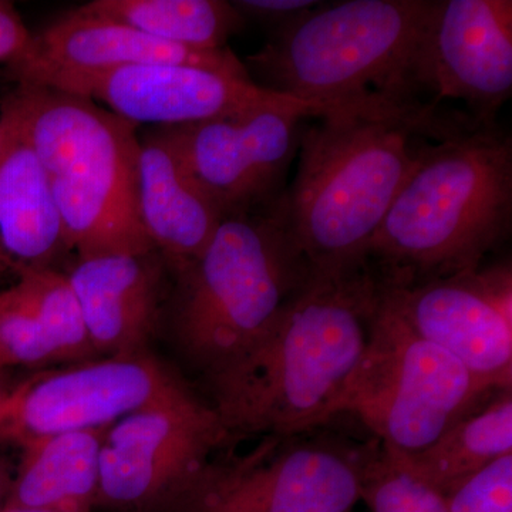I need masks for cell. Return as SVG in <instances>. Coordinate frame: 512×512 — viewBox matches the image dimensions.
Returning a JSON list of instances; mask_svg holds the SVG:
<instances>
[{
    "label": "cell",
    "instance_id": "52a82bcc",
    "mask_svg": "<svg viewBox=\"0 0 512 512\" xmlns=\"http://www.w3.org/2000/svg\"><path fill=\"white\" fill-rule=\"evenodd\" d=\"M495 392L410 328L379 288L369 346L333 403L329 421L350 414L384 447L416 453Z\"/></svg>",
    "mask_w": 512,
    "mask_h": 512
},
{
    "label": "cell",
    "instance_id": "8fae6325",
    "mask_svg": "<svg viewBox=\"0 0 512 512\" xmlns=\"http://www.w3.org/2000/svg\"><path fill=\"white\" fill-rule=\"evenodd\" d=\"M185 384L148 350L74 363L19 384L0 436L22 446L69 431L104 429Z\"/></svg>",
    "mask_w": 512,
    "mask_h": 512
},
{
    "label": "cell",
    "instance_id": "2e32d148",
    "mask_svg": "<svg viewBox=\"0 0 512 512\" xmlns=\"http://www.w3.org/2000/svg\"><path fill=\"white\" fill-rule=\"evenodd\" d=\"M167 271L157 251L77 258L66 275L97 356L146 352L163 316Z\"/></svg>",
    "mask_w": 512,
    "mask_h": 512
},
{
    "label": "cell",
    "instance_id": "cb8c5ba5",
    "mask_svg": "<svg viewBox=\"0 0 512 512\" xmlns=\"http://www.w3.org/2000/svg\"><path fill=\"white\" fill-rule=\"evenodd\" d=\"M57 363L55 352L32 306L16 282L0 292V372L10 367Z\"/></svg>",
    "mask_w": 512,
    "mask_h": 512
},
{
    "label": "cell",
    "instance_id": "6da1fadb",
    "mask_svg": "<svg viewBox=\"0 0 512 512\" xmlns=\"http://www.w3.org/2000/svg\"><path fill=\"white\" fill-rule=\"evenodd\" d=\"M463 117L420 97L372 96L305 124L295 178L278 205L313 272L365 266L367 245L424 148Z\"/></svg>",
    "mask_w": 512,
    "mask_h": 512
},
{
    "label": "cell",
    "instance_id": "9a60e30c",
    "mask_svg": "<svg viewBox=\"0 0 512 512\" xmlns=\"http://www.w3.org/2000/svg\"><path fill=\"white\" fill-rule=\"evenodd\" d=\"M140 64H183L251 77L228 47L188 49L110 20L72 10L32 36L28 52L9 67L18 84L52 87L69 77Z\"/></svg>",
    "mask_w": 512,
    "mask_h": 512
},
{
    "label": "cell",
    "instance_id": "603a6c76",
    "mask_svg": "<svg viewBox=\"0 0 512 512\" xmlns=\"http://www.w3.org/2000/svg\"><path fill=\"white\" fill-rule=\"evenodd\" d=\"M362 501L370 512H448L443 495L407 473L382 443L366 468Z\"/></svg>",
    "mask_w": 512,
    "mask_h": 512
},
{
    "label": "cell",
    "instance_id": "d6a6232c",
    "mask_svg": "<svg viewBox=\"0 0 512 512\" xmlns=\"http://www.w3.org/2000/svg\"><path fill=\"white\" fill-rule=\"evenodd\" d=\"M0 248H2V247H0Z\"/></svg>",
    "mask_w": 512,
    "mask_h": 512
},
{
    "label": "cell",
    "instance_id": "484cf974",
    "mask_svg": "<svg viewBox=\"0 0 512 512\" xmlns=\"http://www.w3.org/2000/svg\"><path fill=\"white\" fill-rule=\"evenodd\" d=\"M234 8L241 13L242 18L261 23L266 28L275 30L284 29L296 20L318 9L323 2L316 0H237L231 2Z\"/></svg>",
    "mask_w": 512,
    "mask_h": 512
},
{
    "label": "cell",
    "instance_id": "5bb4252c",
    "mask_svg": "<svg viewBox=\"0 0 512 512\" xmlns=\"http://www.w3.org/2000/svg\"><path fill=\"white\" fill-rule=\"evenodd\" d=\"M47 89L104 104L130 123L187 126L231 116L286 96L251 77L183 64H140L60 80Z\"/></svg>",
    "mask_w": 512,
    "mask_h": 512
},
{
    "label": "cell",
    "instance_id": "ffe728a7",
    "mask_svg": "<svg viewBox=\"0 0 512 512\" xmlns=\"http://www.w3.org/2000/svg\"><path fill=\"white\" fill-rule=\"evenodd\" d=\"M384 448L407 473L447 494L488 464L512 454V389L491 394L478 409L416 453Z\"/></svg>",
    "mask_w": 512,
    "mask_h": 512
},
{
    "label": "cell",
    "instance_id": "d4e9b609",
    "mask_svg": "<svg viewBox=\"0 0 512 512\" xmlns=\"http://www.w3.org/2000/svg\"><path fill=\"white\" fill-rule=\"evenodd\" d=\"M443 497L448 512H512V454L488 464Z\"/></svg>",
    "mask_w": 512,
    "mask_h": 512
},
{
    "label": "cell",
    "instance_id": "ba28073f",
    "mask_svg": "<svg viewBox=\"0 0 512 512\" xmlns=\"http://www.w3.org/2000/svg\"><path fill=\"white\" fill-rule=\"evenodd\" d=\"M269 434L248 453L210 458L154 512H352L380 441Z\"/></svg>",
    "mask_w": 512,
    "mask_h": 512
},
{
    "label": "cell",
    "instance_id": "5b68a950",
    "mask_svg": "<svg viewBox=\"0 0 512 512\" xmlns=\"http://www.w3.org/2000/svg\"><path fill=\"white\" fill-rule=\"evenodd\" d=\"M278 204L225 217L197 258L170 271L168 332L204 376L255 345L312 274Z\"/></svg>",
    "mask_w": 512,
    "mask_h": 512
},
{
    "label": "cell",
    "instance_id": "83f0119b",
    "mask_svg": "<svg viewBox=\"0 0 512 512\" xmlns=\"http://www.w3.org/2000/svg\"><path fill=\"white\" fill-rule=\"evenodd\" d=\"M19 386L9 389L5 384L0 383V423L8 417L13 404H15L16 396H18Z\"/></svg>",
    "mask_w": 512,
    "mask_h": 512
},
{
    "label": "cell",
    "instance_id": "277c9868",
    "mask_svg": "<svg viewBox=\"0 0 512 512\" xmlns=\"http://www.w3.org/2000/svg\"><path fill=\"white\" fill-rule=\"evenodd\" d=\"M45 167L77 258L156 251L138 215L137 124L76 94L18 84L3 99Z\"/></svg>",
    "mask_w": 512,
    "mask_h": 512
},
{
    "label": "cell",
    "instance_id": "44dd1931",
    "mask_svg": "<svg viewBox=\"0 0 512 512\" xmlns=\"http://www.w3.org/2000/svg\"><path fill=\"white\" fill-rule=\"evenodd\" d=\"M76 10L198 50L224 49L229 36L245 25L241 13L225 0H93Z\"/></svg>",
    "mask_w": 512,
    "mask_h": 512
},
{
    "label": "cell",
    "instance_id": "f1b7e54d",
    "mask_svg": "<svg viewBox=\"0 0 512 512\" xmlns=\"http://www.w3.org/2000/svg\"><path fill=\"white\" fill-rule=\"evenodd\" d=\"M19 266L5 254L2 248H0V276L15 275L18 276Z\"/></svg>",
    "mask_w": 512,
    "mask_h": 512
},
{
    "label": "cell",
    "instance_id": "f546056e",
    "mask_svg": "<svg viewBox=\"0 0 512 512\" xmlns=\"http://www.w3.org/2000/svg\"><path fill=\"white\" fill-rule=\"evenodd\" d=\"M10 487V480L5 473H3L2 467H0V511L5 507L6 498H8Z\"/></svg>",
    "mask_w": 512,
    "mask_h": 512
},
{
    "label": "cell",
    "instance_id": "4dcf8cb0",
    "mask_svg": "<svg viewBox=\"0 0 512 512\" xmlns=\"http://www.w3.org/2000/svg\"><path fill=\"white\" fill-rule=\"evenodd\" d=\"M0 512H56L49 510H39V508H3Z\"/></svg>",
    "mask_w": 512,
    "mask_h": 512
},
{
    "label": "cell",
    "instance_id": "e0dca14e",
    "mask_svg": "<svg viewBox=\"0 0 512 512\" xmlns=\"http://www.w3.org/2000/svg\"><path fill=\"white\" fill-rule=\"evenodd\" d=\"M137 198L148 241L170 271L197 258L224 220L161 130L140 140Z\"/></svg>",
    "mask_w": 512,
    "mask_h": 512
},
{
    "label": "cell",
    "instance_id": "7402d4cb",
    "mask_svg": "<svg viewBox=\"0 0 512 512\" xmlns=\"http://www.w3.org/2000/svg\"><path fill=\"white\" fill-rule=\"evenodd\" d=\"M18 284L55 352L57 363L97 359L69 278L56 268H20Z\"/></svg>",
    "mask_w": 512,
    "mask_h": 512
},
{
    "label": "cell",
    "instance_id": "7a4b0ae2",
    "mask_svg": "<svg viewBox=\"0 0 512 512\" xmlns=\"http://www.w3.org/2000/svg\"><path fill=\"white\" fill-rule=\"evenodd\" d=\"M377 302L379 285L366 268L312 271L255 345L204 376L232 440L325 427L365 356Z\"/></svg>",
    "mask_w": 512,
    "mask_h": 512
},
{
    "label": "cell",
    "instance_id": "d6986e66",
    "mask_svg": "<svg viewBox=\"0 0 512 512\" xmlns=\"http://www.w3.org/2000/svg\"><path fill=\"white\" fill-rule=\"evenodd\" d=\"M107 429L69 431L22 444V460L3 508L96 510L101 443Z\"/></svg>",
    "mask_w": 512,
    "mask_h": 512
},
{
    "label": "cell",
    "instance_id": "ac0fdd59",
    "mask_svg": "<svg viewBox=\"0 0 512 512\" xmlns=\"http://www.w3.org/2000/svg\"><path fill=\"white\" fill-rule=\"evenodd\" d=\"M0 119V247L19 269L53 268L70 248L49 177L18 120Z\"/></svg>",
    "mask_w": 512,
    "mask_h": 512
},
{
    "label": "cell",
    "instance_id": "30bf717a",
    "mask_svg": "<svg viewBox=\"0 0 512 512\" xmlns=\"http://www.w3.org/2000/svg\"><path fill=\"white\" fill-rule=\"evenodd\" d=\"M231 440L210 402L185 384L107 429L101 443L96 508L156 511L184 478Z\"/></svg>",
    "mask_w": 512,
    "mask_h": 512
},
{
    "label": "cell",
    "instance_id": "4316f807",
    "mask_svg": "<svg viewBox=\"0 0 512 512\" xmlns=\"http://www.w3.org/2000/svg\"><path fill=\"white\" fill-rule=\"evenodd\" d=\"M33 33L13 3L0 0V63L12 66L28 52Z\"/></svg>",
    "mask_w": 512,
    "mask_h": 512
},
{
    "label": "cell",
    "instance_id": "9c48e42d",
    "mask_svg": "<svg viewBox=\"0 0 512 512\" xmlns=\"http://www.w3.org/2000/svg\"><path fill=\"white\" fill-rule=\"evenodd\" d=\"M329 109L282 96L231 116L160 130L225 218L281 201L305 121Z\"/></svg>",
    "mask_w": 512,
    "mask_h": 512
},
{
    "label": "cell",
    "instance_id": "1f68e13d",
    "mask_svg": "<svg viewBox=\"0 0 512 512\" xmlns=\"http://www.w3.org/2000/svg\"><path fill=\"white\" fill-rule=\"evenodd\" d=\"M0 143H2V119H0Z\"/></svg>",
    "mask_w": 512,
    "mask_h": 512
},
{
    "label": "cell",
    "instance_id": "7c38bea8",
    "mask_svg": "<svg viewBox=\"0 0 512 512\" xmlns=\"http://www.w3.org/2000/svg\"><path fill=\"white\" fill-rule=\"evenodd\" d=\"M379 288L420 336L456 357L493 389H512L510 259L424 284Z\"/></svg>",
    "mask_w": 512,
    "mask_h": 512
},
{
    "label": "cell",
    "instance_id": "4fadbf2b",
    "mask_svg": "<svg viewBox=\"0 0 512 512\" xmlns=\"http://www.w3.org/2000/svg\"><path fill=\"white\" fill-rule=\"evenodd\" d=\"M417 84L434 103L463 101L468 119L494 124L512 94L511 0H436Z\"/></svg>",
    "mask_w": 512,
    "mask_h": 512
},
{
    "label": "cell",
    "instance_id": "3957f363",
    "mask_svg": "<svg viewBox=\"0 0 512 512\" xmlns=\"http://www.w3.org/2000/svg\"><path fill=\"white\" fill-rule=\"evenodd\" d=\"M511 231L512 138L464 116L424 148L363 265L382 285L424 284L476 271Z\"/></svg>",
    "mask_w": 512,
    "mask_h": 512
},
{
    "label": "cell",
    "instance_id": "8992f818",
    "mask_svg": "<svg viewBox=\"0 0 512 512\" xmlns=\"http://www.w3.org/2000/svg\"><path fill=\"white\" fill-rule=\"evenodd\" d=\"M434 6L436 0L322 3L271 32L248 64L265 89L320 106L419 97L417 66Z\"/></svg>",
    "mask_w": 512,
    "mask_h": 512
}]
</instances>
